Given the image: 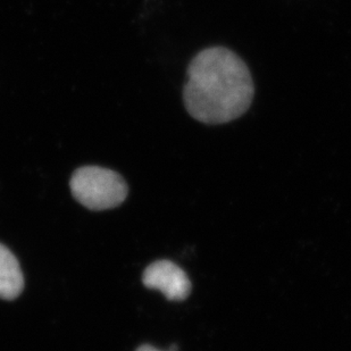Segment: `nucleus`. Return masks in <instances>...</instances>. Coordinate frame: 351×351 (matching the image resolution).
Wrapping results in <instances>:
<instances>
[{"instance_id":"nucleus-4","label":"nucleus","mask_w":351,"mask_h":351,"mask_svg":"<svg viewBox=\"0 0 351 351\" xmlns=\"http://www.w3.org/2000/svg\"><path fill=\"white\" fill-rule=\"evenodd\" d=\"M24 278L15 256L0 243V299L13 300L22 293Z\"/></svg>"},{"instance_id":"nucleus-3","label":"nucleus","mask_w":351,"mask_h":351,"mask_svg":"<svg viewBox=\"0 0 351 351\" xmlns=\"http://www.w3.org/2000/svg\"><path fill=\"white\" fill-rule=\"evenodd\" d=\"M147 288L162 292L169 300H184L191 291L188 275L169 261H158L147 267L143 276Z\"/></svg>"},{"instance_id":"nucleus-2","label":"nucleus","mask_w":351,"mask_h":351,"mask_svg":"<svg viewBox=\"0 0 351 351\" xmlns=\"http://www.w3.org/2000/svg\"><path fill=\"white\" fill-rule=\"evenodd\" d=\"M70 186L74 198L91 210L115 208L128 195V186L122 176L99 166L77 169Z\"/></svg>"},{"instance_id":"nucleus-5","label":"nucleus","mask_w":351,"mask_h":351,"mask_svg":"<svg viewBox=\"0 0 351 351\" xmlns=\"http://www.w3.org/2000/svg\"><path fill=\"white\" fill-rule=\"evenodd\" d=\"M136 351H159V350H157L156 348H154V347H152V346L143 345V346H141V347H139V348H138V350H136Z\"/></svg>"},{"instance_id":"nucleus-1","label":"nucleus","mask_w":351,"mask_h":351,"mask_svg":"<svg viewBox=\"0 0 351 351\" xmlns=\"http://www.w3.org/2000/svg\"><path fill=\"white\" fill-rule=\"evenodd\" d=\"M254 83L245 62L224 47L202 50L188 67L183 100L188 113L205 124H223L249 110Z\"/></svg>"}]
</instances>
